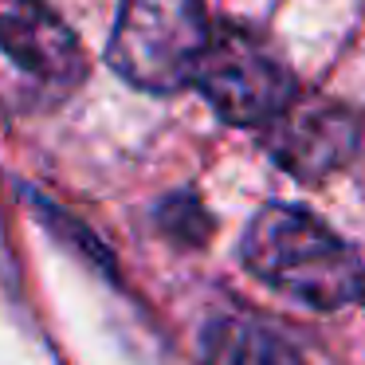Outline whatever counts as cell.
<instances>
[{
    "instance_id": "6da1fadb",
    "label": "cell",
    "mask_w": 365,
    "mask_h": 365,
    "mask_svg": "<svg viewBox=\"0 0 365 365\" xmlns=\"http://www.w3.org/2000/svg\"><path fill=\"white\" fill-rule=\"evenodd\" d=\"M244 263L275 291L318 310L361 299L365 267L357 263V252L299 208H263L244 236Z\"/></svg>"
},
{
    "instance_id": "7a4b0ae2",
    "label": "cell",
    "mask_w": 365,
    "mask_h": 365,
    "mask_svg": "<svg viewBox=\"0 0 365 365\" xmlns=\"http://www.w3.org/2000/svg\"><path fill=\"white\" fill-rule=\"evenodd\" d=\"M208 36L205 0H122L110 63L134 87L169 95L197 79Z\"/></svg>"
},
{
    "instance_id": "3957f363",
    "label": "cell",
    "mask_w": 365,
    "mask_h": 365,
    "mask_svg": "<svg viewBox=\"0 0 365 365\" xmlns=\"http://www.w3.org/2000/svg\"><path fill=\"white\" fill-rule=\"evenodd\" d=\"M192 83L232 126H267L294 103V75L287 63L240 24L212 28Z\"/></svg>"
},
{
    "instance_id": "277c9868",
    "label": "cell",
    "mask_w": 365,
    "mask_h": 365,
    "mask_svg": "<svg viewBox=\"0 0 365 365\" xmlns=\"http://www.w3.org/2000/svg\"><path fill=\"white\" fill-rule=\"evenodd\" d=\"M0 48L48 83L83 79V48L43 0H0Z\"/></svg>"
},
{
    "instance_id": "5b68a950",
    "label": "cell",
    "mask_w": 365,
    "mask_h": 365,
    "mask_svg": "<svg viewBox=\"0 0 365 365\" xmlns=\"http://www.w3.org/2000/svg\"><path fill=\"white\" fill-rule=\"evenodd\" d=\"M267 145L279 165L291 169L294 177H322L354 153L357 126L338 106H322V103L294 106L291 103L271 122Z\"/></svg>"
},
{
    "instance_id": "8992f818",
    "label": "cell",
    "mask_w": 365,
    "mask_h": 365,
    "mask_svg": "<svg viewBox=\"0 0 365 365\" xmlns=\"http://www.w3.org/2000/svg\"><path fill=\"white\" fill-rule=\"evenodd\" d=\"M205 365H302L299 354L255 322H216L205 338Z\"/></svg>"
},
{
    "instance_id": "52a82bcc",
    "label": "cell",
    "mask_w": 365,
    "mask_h": 365,
    "mask_svg": "<svg viewBox=\"0 0 365 365\" xmlns=\"http://www.w3.org/2000/svg\"><path fill=\"white\" fill-rule=\"evenodd\" d=\"M361 302H365V279H361Z\"/></svg>"
}]
</instances>
